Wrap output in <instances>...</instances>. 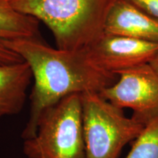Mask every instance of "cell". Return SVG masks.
I'll return each instance as SVG.
<instances>
[{
    "instance_id": "cell-9",
    "label": "cell",
    "mask_w": 158,
    "mask_h": 158,
    "mask_svg": "<svg viewBox=\"0 0 158 158\" xmlns=\"http://www.w3.org/2000/svg\"><path fill=\"white\" fill-rule=\"evenodd\" d=\"M31 80V68L24 61L0 64V120L21 111Z\"/></svg>"
},
{
    "instance_id": "cell-3",
    "label": "cell",
    "mask_w": 158,
    "mask_h": 158,
    "mask_svg": "<svg viewBox=\"0 0 158 158\" xmlns=\"http://www.w3.org/2000/svg\"><path fill=\"white\" fill-rule=\"evenodd\" d=\"M28 158H86L81 94H73L41 114L35 135L24 140Z\"/></svg>"
},
{
    "instance_id": "cell-4",
    "label": "cell",
    "mask_w": 158,
    "mask_h": 158,
    "mask_svg": "<svg viewBox=\"0 0 158 158\" xmlns=\"http://www.w3.org/2000/svg\"><path fill=\"white\" fill-rule=\"evenodd\" d=\"M83 130L86 158H118L128 143L134 141L146 126L99 92L81 94Z\"/></svg>"
},
{
    "instance_id": "cell-12",
    "label": "cell",
    "mask_w": 158,
    "mask_h": 158,
    "mask_svg": "<svg viewBox=\"0 0 158 158\" xmlns=\"http://www.w3.org/2000/svg\"><path fill=\"white\" fill-rule=\"evenodd\" d=\"M149 64H150V66L154 69V70L158 74V53L155 55V57L150 61Z\"/></svg>"
},
{
    "instance_id": "cell-7",
    "label": "cell",
    "mask_w": 158,
    "mask_h": 158,
    "mask_svg": "<svg viewBox=\"0 0 158 158\" xmlns=\"http://www.w3.org/2000/svg\"><path fill=\"white\" fill-rule=\"evenodd\" d=\"M105 33L158 43V20L128 0H113Z\"/></svg>"
},
{
    "instance_id": "cell-5",
    "label": "cell",
    "mask_w": 158,
    "mask_h": 158,
    "mask_svg": "<svg viewBox=\"0 0 158 158\" xmlns=\"http://www.w3.org/2000/svg\"><path fill=\"white\" fill-rule=\"evenodd\" d=\"M117 75V81L100 95L118 108L133 110L132 116L145 126L158 118V74L149 63Z\"/></svg>"
},
{
    "instance_id": "cell-8",
    "label": "cell",
    "mask_w": 158,
    "mask_h": 158,
    "mask_svg": "<svg viewBox=\"0 0 158 158\" xmlns=\"http://www.w3.org/2000/svg\"><path fill=\"white\" fill-rule=\"evenodd\" d=\"M29 38H40L38 20L18 12L10 0H0V64L23 62L6 42Z\"/></svg>"
},
{
    "instance_id": "cell-10",
    "label": "cell",
    "mask_w": 158,
    "mask_h": 158,
    "mask_svg": "<svg viewBox=\"0 0 158 158\" xmlns=\"http://www.w3.org/2000/svg\"><path fill=\"white\" fill-rule=\"evenodd\" d=\"M126 158H158V118L146 126Z\"/></svg>"
},
{
    "instance_id": "cell-11",
    "label": "cell",
    "mask_w": 158,
    "mask_h": 158,
    "mask_svg": "<svg viewBox=\"0 0 158 158\" xmlns=\"http://www.w3.org/2000/svg\"><path fill=\"white\" fill-rule=\"evenodd\" d=\"M158 20V0H128Z\"/></svg>"
},
{
    "instance_id": "cell-2",
    "label": "cell",
    "mask_w": 158,
    "mask_h": 158,
    "mask_svg": "<svg viewBox=\"0 0 158 158\" xmlns=\"http://www.w3.org/2000/svg\"><path fill=\"white\" fill-rule=\"evenodd\" d=\"M19 13L48 27L56 48H87L105 33V23L113 0H10Z\"/></svg>"
},
{
    "instance_id": "cell-1",
    "label": "cell",
    "mask_w": 158,
    "mask_h": 158,
    "mask_svg": "<svg viewBox=\"0 0 158 158\" xmlns=\"http://www.w3.org/2000/svg\"><path fill=\"white\" fill-rule=\"evenodd\" d=\"M6 45L29 65L34 81L30 114L21 133L23 140L35 135L40 116L46 108L73 94L100 93L118 79V75L94 64L86 48H55L40 38L8 41Z\"/></svg>"
},
{
    "instance_id": "cell-6",
    "label": "cell",
    "mask_w": 158,
    "mask_h": 158,
    "mask_svg": "<svg viewBox=\"0 0 158 158\" xmlns=\"http://www.w3.org/2000/svg\"><path fill=\"white\" fill-rule=\"evenodd\" d=\"M86 49L99 68L117 75L149 63L158 53V43L104 33Z\"/></svg>"
}]
</instances>
